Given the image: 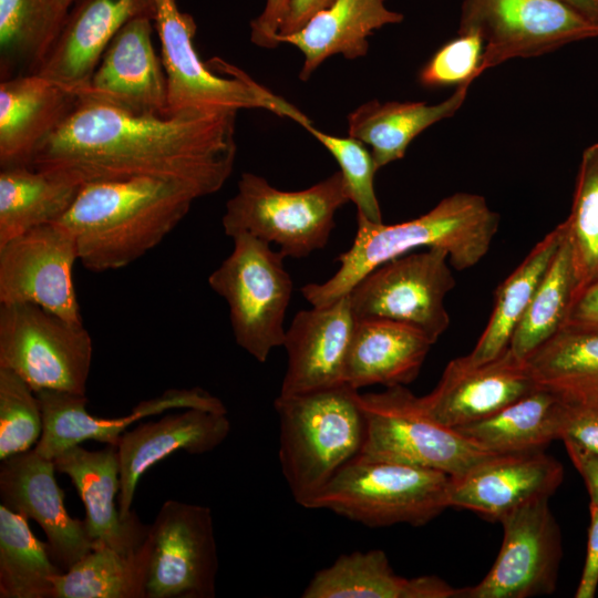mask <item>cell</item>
Segmentation results:
<instances>
[{
	"label": "cell",
	"mask_w": 598,
	"mask_h": 598,
	"mask_svg": "<svg viewBox=\"0 0 598 598\" xmlns=\"http://www.w3.org/2000/svg\"><path fill=\"white\" fill-rule=\"evenodd\" d=\"M237 113L216 109L138 115L78 96L29 166L79 185L134 177L171 179L204 197L218 192L233 172Z\"/></svg>",
	"instance_id": "6da1fadb"
},
{
	"label": "cell",
	"mask_w": 598,
	"mask_h": 598,
	"mask_svg": "<svg viewBox=\"0 0 598 598\" xmlns=\"http://www.w3.org/2000/svg\"><path fill=\"white\" fill-rule=\"evenodd\" d=\"M202 198L192 187L156 177L81 186L58 220L75 238L79 261L93 272L126 267L155 248Z\"/></svg>",
	"instance_id": "7a4b0ae2"
},
{
	"label": "cell",
	"mask_w": 598,
	"mask_h": 598,
	"mask_svg": "<svg viewBox=\"0 0 598 598\" xmlns=\"http://www.w3.org/2000/svg\"><path fill=\"white\" fill-rule=\"evenodd\" d=\"M352 246L337 258L336 274L321 283H308L301 293L312 307L347 296L374 268L417 248H442L456 270L477 265L498 230L499 215L477 194L454 193L424 215L399 224L372 223L357 216Z\"/></svg>",
	"instance_id": "3957f363"
},
{
	"label": "cell",
	"mask_w": 598,
	"mask_h": 598,
	"mask_svg": "<svg viewBox=\"0 0 598 598\" xmlns=\"http://www.w3.org/2000/svg\"><path fill=\"white\" fill-rule=\"evenodd\" d=\"M279 463L295 502L310 507L338 473L361 453L365 416L359 390L347 383L275 400Z\"/></svg>",
	"instance_id": "277c9868"
},
{
	"label": "cell",
	"mask_w": 598,
	"mask_h": 598,
	"mask_svg": "<svg viewBox=\"0 0 598 598\" xmlns=\"http://www.w3.org/2000/svg\"><path fill=\"white\" fill-rule=\"evenodd\" d=\"M154 6L169 116L198 110L262 109L301 126L311 123L296 106L220 58L203 62L194 45L196 22L177 0H154Z\"/></svg>",
	"instance_id": "5b68a950"
},
{
	"label": "cell",
	"mask_w": 598,
	"mask_h": 598,
	"mask_svg": "<svg viewBox=\"0 0 598 598\" xmlns=\"http://www.w3.org/2000/svg\"><path fill=\"white\" fill-rule=\"evenodd\" d=\"M351 202L342 173L312 186L281 190L254 173H243L237 193L227 200L221 224L225 234L247 233L276 244L283 257L302 258L328 244L337 212Z\"/></svg>",
	"instance_id": "8992f818"
},
{
	"label": "cell",
	"mask_w": 598,
	"mask_h": 598,
	"mask_svg": "<svg viewBox=\"0 0 598 598\" xmlns=\"http://www.w3.org/2000/svg\"><path fill=\"white\" fill-rule=\"evenodd\" d=\"M446 473L355 456L330 480L309 509H328L369 527L422 526L450 507Z\"/></svg>",
	"instance_id": "52a82bcc"
},
{
	"label": "cell",
	"mask_w": 598,
	"mask_h": 598,
	"mask_svg": "<svg viewBox=\"0 0 598 598\" xmlns=\"http://www.w3.org/2000/svg\"><path fill=\"white\" fill-rule=\"evenodd\" d=\"M231 239L230 255L210 274L208 285L229 307L236 343L264 363L272 349L283 346L292 280L285 257L270 244L247 233Z\"/></svg>",
	"instance_id": "ba28073f"
},
{
	"label": "cell",
	"mask_w": 598,
	"mask_h": 598,
	"mask_svg": "<svg viewBox=\"0 0 598 598\" xmlns=\"http://www.w3.org/2000/svg\"><path fill=\"white\" fill-rule=\"evenodd\" d=\"M365 439L359 455L448 474H464L491 456L470 439L447 427L423 409L405 385L360 394Z\"/></svg>",
	"instance_id": "9c48e42d"
},
{
	"label": "cell",
	"mask_w": 598,
	"mask_h": 598,
	"mask_svg": "<svg viewBox=\"0 0 598 598\" xmlns=\"http://www.w3.org/2000/svg\"><path fill=\"white\" fill-rule=\"evenodd\" d=\"M93 343L83 323L30 302L0 303V368L34 391L85 395Z\"/></svg>",
	"instance_id": "30bf717a"
},
{
	"label": "cell",
	"mask_w": 598,
	"mask_h": 598,
	"mask_svg": "<svg viewBox=\"0 0 598 598\" xmlns=\"http://www.w3.org/2000/svg\"><path fill=\"white\" fill-rule=\"evenodd\" d=\"M480 35L481 73L598 37V25L564 0H463L458 34Z\"/></svg>",
	"instance_id": "8fae6325"
},
{
	"label": "cell",
	"mask_w": 598,
	"mask_h": 598,
	"mask_svg": "<svg viewBox=\"0 0 598 598\" xmlns=\"http://www.w3.org/2000/svg\"><path fill=\"white\" fill-rule=\"evenodd\" d=\"M455 287L442 248L411 251L370 271L348 293L355 319L411 326L435 343L450 326L445 297Z\"/></svg>",
	"instance_id": "7c38bea8"
},
{
	"label": "cell",
	"mask_w": 598,
	"mask_h": 598,
	"mask_svg": "<svg viewBox=\"0 0 598 598\" xmlns=\"http://www.w3.org/2000/svg\"><path fill=\"white\" fill-rule=\"evenodd\" d=\"M146 598H213L217 544L208 506L163 503L141 546Z\"/></svg>",
	"instance_id": "4fadbf2b"
},
{
	"label": "cell",
	"mask_w": 598,
	"mask_h": 598,
	"mask_svg": "<svg viewBox=\"0 0 598 598\" xmlns=\"http://www.w3.org/2000/svg\"><path fill=\"white\" fill-rule=\"evenodd\" d=\"M499 553L484 578L461 588V598H529L555 591L563 557L559 525L549 497L504 515Z\"/></svg>",
	"instance_id": "5bb4252c"
},
{
	"label": "cell",
	"mask_w": 598,
	"mask_h": 598,
	"mask_svg": "<svg viewBox=\"0 0 598 598\" xmlns=\"http://www.w3.org/2000/svg\"><path fill=\"white\" fill-rule=\"evenodd\" d=\"M74 236L60 223L32 228L0 246V303L30 302L83 323L72 271Z\"/></svg>",
	"instance_id": "9a60e30c"
},
{
	"label": "cell",
	"mask_w": 598,
	"mask_h": 598,
	"mask_svg": "<svg viewBox=\"0 0 598 598\" xmlns=\"http://www.w3.org/2000/svg\"><path fill=\"white\" fill-rule=\"evenodd\" d=\"M538 388L527 360L507 348L484 363L474 364L466 355L451 360L436 386L420 402L439 423L457 429L495 414Z\"/></svg>",
	"instance_id": "2e32d148"
},
{
	"label": "cell",
	"mask_w": 598,
	"mask_h": 598,
	"mask_svg": "<svg viewBox=\"0 0 598 598\" xmlns=\"http://www.w3.org/2000/svg\"><path fill=\"white\" fill-rule=\"evenodd\" d=\"M153 30L154 18L150 16L124 24L78 96L138 115L169 116L167 80L153 44Z\"/></svg>",
	"instance_id": "e0dca14e"
},
{
	"label": "cell",
	"mask_w": 598,
	"mask_h": 598,
	"mask_svg": "<svg viewBox=\"0 0 598 598\" xmlns=\"http://www.w3.org/2000/svg\"><path fill=\"white\" fill-rule=\"evenodd\" d=\"M55 471L54 461L34 448L10 456L0 465V498L9 509L38 523L52 559L65 571L95 544L84 519L69 515Z\"/></svg>",
	"instance_id": "ac0fdd59"
},
{
	"label": "cell",
	"mask_w": 598,
	"mask_h": 598,
	"mask_svg": "<svg viewBox=\"0 0 598 598\" xmlns=\"http://www.w3.org/2000/svg\"><path fill=\"white\" fill-rule=\"evenodd\" d=\"M35 395L42 412L43 430L33 448L50 460L87 440L116 445L133 423L167 410L202 409L227 413L220 399L198 386L168 389L155 398L138 402L130 414L116 419L91 415L86 410V395L52 390H41Z\"/></svg>",
	"instance_id": "d6986e66"
},
{
	"label": "cell",
	"mask_w": 598,
	"mask_h": 598,
	"mask_svg": "<svg viewBox=\"0 0 598 598\" xmlns=\"http://www.w3.org/2000/svg\"><path fill=\"white\" fill-rule=\"evenodd\" d=\"M564 480V467L544 451L491 455L451 478L450 507L496 520L538 497H550Z\"/></svg>",
	"instance_id": "ffe728a7"
},
{
	"label": "cell",
	"mask_w": 598,
	"mask_h": 598,
	"mask_svg": "<svg viewBox=\"0 0 598 598\" xmlns=\"http://www.w3.org/2000/svg\"><path fill=\"white\" fill-rule=\"evenodd\" d=\"M229 432L227 413L202 409H185L125 431L116 444L121 517L128 519L135 515L132 503L140 478L147 470L176 452L208 453L219 446Z\"/></svg>",
	"instance_id": "44dd1931"
},
{
	"label": "cell",
	"mask_w": 598,
	"mask_h": 598,
	"mask_svg": "<svg viewBox=\"0 0 598 598\" xmlns=\"http://www.w3.org/2000/svg\"><path fill=\"white\" fill-rule=\"evenodd\" d=\"M154 14V0H75L35 73L79 95L123 25L136 17Z\"/></svg>",
	"instance_id": "7402d4cb"
},
{
	"label": "cell",
	"mask_w": 598,
	"mask_h": 598,
	"mask_svg": "<svg viewBox=\"0 0 598 598\" xmlns=\"http://www.w3.org/2000/svg\"><path fill=\"white\" fill-rule=\"evenodd\" d=\"M355 320L348 295L327 306L296 313L286 330L287 369L279 394H300L343 384Z\"/></svg>",
	"instance_id": "603a6c76"
},
{
	"label": "cell",
	"mask_w": 598,
	"mask_h": 598,
	"mask_svg": "<svg viewBox=\"0 0 598 598\" xmlns=\"http://www.w3.org/2000/svg\"><path fill=\"white\" fill-rule=\"evenodd\" d=\"M53 461L56 471L71 478L84 504V522L95 546L135 554L150 525L143 524L136 514L123 519L116 508L115 497L120 491L116 445L91 451L79 444L64 450Z\"/></svg>",
	"instance_id": "cb8c5ba5"
},
{
	"label": "cell",
	"mask_w": 598,
	"mask_h": 598,
	"mask_svg": "<svg viewBox=\"0 0 598 598\" xmlns=\"http://www.w3.org/2000/svg\"><path fill=\"white\" fill-rule=\"evenodd\" d=\"M78 95L53 81L28 73L0 82V166L30 164L38 147L63 122Z\"/></svg>",
	"instance_id": "d4e9b609"
},
{
	"label": "cell",
	"mask_w": 598,
	"mask_h": 598,
	"mask_svg": "<svg viewBox=\"0 0 598 598\" xmlns=\"http://www.w3.org/2000/svg\"><path fill=\"white\" fill-rule=\"evenodd\" d=\"M434 343L411 326L379 318L357 319L344 367L353 389L406 385L420 373Z\"/></svg>",
	"instance_id": "484cf974"
},
{
	"label": "cell",
	"mask_w": 598,
	"mask_h": 598,
	"mask_svg": "<svg viewBox=\"0 0 598 598\" xmlns=\"http://www.w3.org/2000/svg\"><path fill=\"white\" fill-rule=\"evenodd\" d=\"M386 0H334L312 16L298 31L278 34V44L288 43L303 54L299 72L308 81L330 56L341 54L348 60L367 55L369 37L388 24L401 23L403 14L385 7Z\"/></svg>",
	"instance_id": "4316f807"
},
{
	"label": "cell",
	"mask_w": 598,
	"mask_h": 598,
	"mask_svg": "<svg viewBox=\"0 0 598 598\" xmlns=\"http://www.w3.org/2000/svg\"><path fill=\"white\" fill-rule=\"evenodd\" d=\"M301 597L461 598V589L437 576H400L383 550L371 549L339 556L315 574Z\"/></svg>",
	"instance_id": "83f0119b"
},
{
	"label": "cell",
	"mask_w": 598,
	"mask_h": 598,
	"mask_svg": "<svg viewBox=\"0 0 598 598\" xmlns=\"http://www.w3.org/2000/svg\"><path fill=\"white\" fill-rule=\"evenodd\" d=\"M471 84L455 89L437 104L425 102H364L348 115V134L371 147L379 168L401 159L411 142L431 125L453 116L463 105Z\"/></svg>",
	"instance_id": "f1b7e54d"
},
{
	"label": "cell",
	"mask_w": 598,
	"mask_h": 598,
	"mask_svg": "<svg viewBox=\"0 0 598 598\" xmlns=\"http://www.w3.org/2000/svg\"><path fill=\"white\" fill-rule=\"evenodd\" d=\"M564 401L538 388L495 414L456 430L492 455L544 451L560 439Z\"/></svg>",
	"instance_id": "f546056e"
},
{
	"label": "cell",
	"mask_w": 598,
	"mask_h": 598,
	"mask_svg": "<svg viewBox=\"0 0 598 598\" xmlns=\"http://www.w3.org/2000/svg\"><path fill=\"white\" fill-rule=\"evenodd\" d=\"M75 0H0L1 80L35 73Z\"/></svg>",
	"instance_id": "4dcf8cb0"
},
{
	"label": "cell",
	"mask_w": 598,
	"mask_h": 598,
	"mask_svg": "<svg viewBox=\"0 0 598 598\" xmlns=\"http://www.w3.org/2000/svg\"><path fill=\"white\" fill-rule=\"evenodd\" d=\"M566 236L565 220L538 241L517 268L496 288L491 318L466 354L474 364L484 363L508 348L512 334Z\"/></svg>",
	"instance_id": "1f68e13d"
},
{
	"label": "cell",
	"mask_w": 598,
	"mask_h": 598,
	"mask_svg": "<svg viewBox=\"0 0 598 598\" xmlns=\"http://www.w3.org/2000/svg\"><path fill=\"white\" fill-rule=\"evenodd\" d=\"M81 186L28 165L1 168L0 246L32 228L60 220Z\"/></svg>",
	"instance_id": "d6a6232c"
},
{
	"label": "cell",
	"mask_w": 598,
	"mask_h": 598,
	"mask_svg": "<svg viewBox=\"0 0 598 598\" xmlns=\"http://www.w3.org/2000/svg\"><path fill=\"white\" fill-rule=\"evenodd\" d=\"M526 360L539 388L566 403L598 405V332L565 326Z\"/></svg>",
	"instance_id": "836d02e7"
},
{
	"label": "cell",
	"mask_w": 598,
	"mask_h": 598,
	"mask_svg": "<svg viewBox=\"0 0 598 598\" xmlns=\"http://www.w3.org/2000/svg\"><path fill=\"white\" fill-rule=\"evenodd\" d=\"M64 570L28 518L0 505V597L52 598L53 579Z\"/></svg>",
	"instance_id": "e575fe53"
},
{
	"label": "cell",
	"mask_w": 598,
	"mask_h": 598,
	"mask_svg": "<svg viewBox=\"0 0 598 598\" xmlns=\"http://www.w3.org/2000/svg\"><path fill=\"white\" fill-rule=\"evenodd\" d=\"M575 293L576 276L566 228L558 251L512 334L509 350L526 360L553 338L566 326Z\"/></svg>",
	"instance_id": "d590c367"
},
{
	"label": "cell",
	"mask_w": 598,
	"mask_h": 598,
	"mask_svg": "<svg viewBox=\"0 0 598 598\" xmlns=\"http://www.w3.org/2000/svg\"><path fill=\"white\" fill-rule=\"evenodd\" d=\"M52 598H146L141 547L125 555L97 545L53 579Z\"/></svg>",
	"instance_id": "8d00e7d4"
},
{
	"label": "cell",
	"mask_w": 598,
	"mask_h": 598,
	"mask_svg": "<svg viewBox=\"0 0 598 598\" xmlns=\"http://www.w3.org/2000/svg\"><path fill=\"white\" fill-rule=\"evenodd\" d=\"M565 223L576 276V299L598 279V143L582 152L571 210Z\"/></svg>",
	"instance_id": "74e56055"
},
{
	"label": "cell",
	"mask_w": 598,
	"mask_h": 598,
	"mask_svg": "<svg viewBox=\"0 0 598 598\" xmlns=\"http://www.w3.org/2000/svg\"><path fill=\"white\" fill-rule=\"evenodd\" d=\"M42 430L35 392L18 374L0 368V460L32 450Z\"/></svg>",
	"instance_id": "f35d334b"
},
{
	"label": "cell",
	"mask_w": 598,
	"mask_h": 598,
	"mask_svg": "<svg viewBox=\"0 0 598 598\" xmlns=\"http://www.w3.org/2000/svg\"><path fill=\"white\" fill-rule=\"evenodd\" d=\"M303 128L313 135L338 162L358 214L372 223H383L373 186L378 167L365 144L351 136L341 137L324 133L316 128L312 123L306 124Z\"/></svg>",
	"instance_id": "ab89813d"
},
{
	"label": "cell",
	"mask_w": 598,
	"mask_h": 598,
	"mask_svg": "<svg viewBox=\"0 0 598 598\" xmlns=\"http://www.w3.org/2000/svg\"><path fill=\"white\" fill-rule=\"evenodd\" d=\"M484 44L474 33L458 34L442 45L424 64L419 81L426 87L472 84L481 73Z\"/></svg>",
	"instance_id": "60d3db41"
},
{
	"label": "cell",
	"mask_w": 598,
	"mask_h": 598,
	"mask_svg": "<svg viewBox=\"0 0 598 598\" xmlns=\"http://www.w3.org/2000/svg\"><path fill=\"white\" fill-rule=\"evenodd\" d=\"M559 440L598 455V405L564 402Z\"/></svg>",
	"instance_id": "b9f144b4"
},
{
	"label": "cell",
	"mask_w": 598,
	"mask_h": 598,
	"mask_svg": "<svg viewBox=\"0 0 598 598\" xmlns=\"http://www.w3.org/2000/svg\"><path fill=\"white\" fill-rule=\"evenodd\" d=\"M291 0H266L261 13L250 22V40L265 49H275L279 44L276 37L287 16Z\"/></svg>",
	"instance_id": "7bdbcfd3"
},
{
	"label": "cell",
	"mask_w": 598,
	"mask_h": 598,
	"mask_svg": "<svg viewBox=\"0 0 598 598\" xmlns=\"http://www.w3.org/2000/svg\"><path fill=\"white\" fill-rule=\"evenodd\" d=\"M589 513L587 550L580 580L575 591L576 598H594L598 587V505L590 503Z\"/></svg>",
	"instance_id": "ee69618b"
},
{
	"label": "cell",
	"mask_w": 598,
	"mask_h": 598,
	"mask_svg": "<svg viewBox=\"0 0 598 598\" xmlns=\"http://www.w3.org/2000/svg\"><path fill=\"white\" fill-rule=\"evenodd\" d=\"M566 326L598 332V279L575 299Z\"/></svg>",
	"instance_id": "f6af8a7d"
},
{
	"label": "cell",
	"mask_w": 598,
	"mask_h": 598,
	"mask_svg": "<svg viewBox=\"0 0 598 598\" xmlns=\"http://www.w3.org/2000/svg\"><path fill=\"white\" fill-rule=\"evenodd\" d=\"M564 445L586 484L590 503L598 505V455L588 453L570 443H564Z\"/></svg>",
	"instance_id": "bcb514c9"
},
{
	"label": "cell",
	"mask_w": 598,
	"mask_h": 598,
	"mask_svg": "<svg viewBox=\"0 0 598 598\" xmlns=\"http://www.w3.org/2000/svg\"><path fill=\"white\" fill-rule=\"evenodd\" d=\"M333 1L334 0H291L287 16L278 34L285 35L298 31L312 16L330 6Z\"/></svg>",
	"instance_id": "7dc6e473"
},
{
	"label": "cell",
	"mask_w": 598,
	"mask_h": 598,
	"mask_svg": "<svg viewBox=\"0 0 598 598\" xmlns=\"http://www.w3.org/2000/svg\"><path fill=\"white\" fill-rule=\"evenodd\" d=\"M594 24L598 25V0H564Z\"/></svg>",
	"instance_id": "c3c4849f"
}]
</instances>
